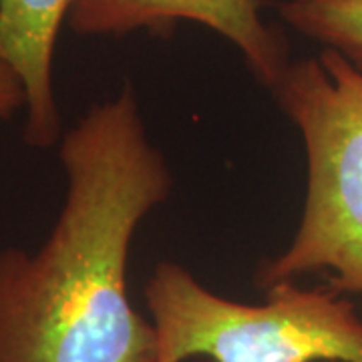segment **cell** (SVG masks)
<instances>
[{
  "instance_id": "obj_1",
  "label": "cell",
  "mask_w": 362,
  "mask_h": 362,
  "mask_svg": "<svg viewBox=\"0 0 362 362\" xmlns=\"http://www.w3.org/2000/svg\"><path fill=\"white\" fill-rule=\"evenodd\" d=\"M65 202L37 252H0V362H157L127 296L137 226L171 194L129 83L61 137Z\"/></svg>"
},
{
  "instance_id": "obj_2",
  "label": "cell",
  "mask_w": 362,
  "mask_h": 362,
  "mask_svg": "<svg viewBox=\"0 0 362 362\" xmlns=\"http://www.w3.org/2000/svg\"><path fill=\"white\" fill-rule=\"evenodd\" d=\"M272 93L302 135L308 185L292 244L259 264L256 284L324 270L332 292L362 296V75L322 49L292 61Z\"/></svg>"
},
{
  "instance_id": "obj_3",
  "label": "cell",
  "mask_w": 362,
  "mask_h": 362,
  "mask_svg": "<svg viewBox=\"0 0 362 362\" xmlns=\"http://www.w3.org/2000/svg\"><path fill=\"white\" fill-rule=\"evenodd\" d=\"M143 296L157 362H362V318L330 288L280 282L264 304H242L209 292L181 264L159 262Z\"/></svg>"
},
{
  "instance_id": "obj_4",
  "label": "cell",
  "mask_w": 362,
  "mask_h": 362,
  "mask_svg": "<svg viewBox=\"0 0 362 362\" xmlns=\"http://www.w3.org/2000/svg\"><path fill=\"white\" fill-rule=\"evenodd\" d=\"M259 0H75L66 23L83 37L127 35L139 28L169 33L177 21L216 30L242 52L262 85L274 87L288 65V45L264 23Z\"/></svg>"
},
{
  "instance_id": "obj_5",
  "label": "cell",
  "mask_w": 362,
  "mask_h": 362,
  "mask_svg": "<svg viewBox=\"0 0 362 362\" xmlns=\"http://www.w3.org/2000/svg\"><path fill=\"white\" fill-rule=\"evenodd\" d=\"M73 4L75 0H0V63L11 66L25 85V141L37 149L61 139L52 59Z\"/></svg>"
},
{
  "instance_id": "obj_6",
  "label": "cell",
  "mask_w": 362,
  "mask_h": 362,
  "mask_svg": "<svg viewBox=\"0 0 362 362\" xmlns=\"http://www.w3.org/2000/svg\"><path fill=\"white\" fill-rule=\"evenodd\" d=\"M280 16L302 37L338 52L362 75V0H286Z\"/></svg>"
},
{
  "instance_id": "obj_7",
  "label": "cell",
  "mask_w": 362,
  "mask_h": 362,
  "mask_svg": "<svg viewBox=\"0 0 362 362\" xmlns=\"http://www.w3.org/2000/svg\"><path fill=\"white\" fill-rule=\"evenodd\" d=\"M23 107H26L23 81L16 77L11 66L0 63V119L13 117Z\"/></svg>"
}]
</instances>
